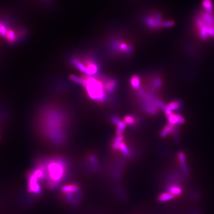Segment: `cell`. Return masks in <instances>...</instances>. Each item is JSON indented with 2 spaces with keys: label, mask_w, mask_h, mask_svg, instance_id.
Instances as JSON below:
<instances>
[{
  "label": "cell",
  "mask_w": 214,
  "mask_h": 214,
  "mask_svg": "<svg viewBox=\"0 0 214 214\" xmlns=\"http://www.w3.org/2000/svg\"><path fill=\"white\" fill-rule=\"evenodd\" d=\"M70 79H71V81L75 82L76 83L81 84V78H79L78 76H76L74 75H71L70 76Z\"/></svg>",
  "instance_id": "11"
},
{
  "label": "cell",
  "mask_w": 214,
  "mask_h": 214,
  "mask_svg": "<svg viewBox=\"0 0 214 214\" xmlns=\"http://www.w3.org/2000/svg\"><path fill=\"white\" fill-rule=\"evenodd\" d=\"M174 197L175 196L171 194V193H164L159 196L158 200L161 202H165L172 199L173 198H174Z\"/></svg>",
  "instance_id": "6"
},
{
  "label": "cell",
  "mask_w": 214,
  "mask_h": 214,
  "mask_svg": "<svg viewBox=\"0 0 214 214\" xmlns=\"http://www.w3.org/2000/svg\"><path fill=\"white\" fill-rule=\"evenodd\" d=\"M80 78L81 85L90 99L100 103L108 101V93L105 89L102 76L93 77L84 75Z\"/></svg>",
  "instance_id": "2"
},
{
  "label": "cell",
  "mask_w": 214,
  "mask_h": 214,
  "mask_svg": "<svg viewBox=\"0 0 214 214\" xmlns=\"http://www.w3.org/2000/svg\"><path fill=\"white\" fill-rule=\"evenodd\" d=\"M130 83L132 86L136 89H139L140 88V80L139 79V77L137 76H133L130 80Z\"/></svg>",
  "instance_id": "7"
},
{
  "label": "cell",
  "mask_w": 214,
  "mask_h": 214,
  "mask_svg": "<svg viewBox=\"0 0 214 214\" xmlns=\"http://www.w3.org/2000/svg\"><path fill=\"white\" fill-rule=\"evenodd\" d=\"M145 23L149 27L154 29H158L161 27H169L174 24V22L171 20L164 21L162 16L158 13L147 17Z\"/></svg>",
  "instance_id": "5"
},
{
  "label": "cell",
  "mask_w": 214,
  "mask_h": 214,
  "mask_svg": "<svg viewBox=\"0 0 214 214\" xmlns=\"http://www.w3.org/2000/svg\"><path fill=\"white\" fill-rule=\"evenodd\" d=\"M169 193L172 194L173 195H179L181 193V189L180 187H177V186H172L169 188Z\"/></svg>",
  "instance_id": "8"
},
{
  "label": "cell",
  "mask_w": 214,
  "mask_h": 214,
  "mask_svg": "<svg viewBox=\"0 0 214 214\" xmlns=\"http://www.w3.org/2000/svg\"><path fill=\"white\" fill-rule=\"evenodd\" d=\"M44 118V129L45 135L51 140L61 143L65 139L66 126L68 124L67 115L56 108H49Z\"/></svg>",
  "instance_id": "1"
},
{
  "label": "cell",
  "mask_w": 214,
  "mask_h": 214,
  "mask_svg": "<svg viewBox=\"0 0 214 214\" xmlns=\"http://www.w3.org/2000/svg\"><path fill=\"white\" fill-rule=\"evenodd\" d=\"M179 106H180V103L179 102H171L169 104L168 108L171 111V110H177L179 107Z\"/></svg>",
  "instance_id": "10"
},
{
  "label": "cell",
  "mask_w": 214,
  "mask_h": 214,
  "mask_svg": "<svg viewBox=\"0 0 214 214\" xmlns=\"http://www.w3.org/2000/svg\"><path fill=\"white\" fill-rule=\"evenodd\" d=\"M124 122L127 124H130V125H133L135 124L136 121L135 117L130 116V115H127L124 117Z\"/></svg>",
  "instance_id": "9"
},
{
  "label": "cell",
  "mask_w": 214,
  "mask_h": 214,
  "mask_svg": "<svg viewBox=\"0 0 214 214\" xmlns=\"http://www.w3.org/2000/svg\"><path fill=\"white\" fill-rule=\"evenodd\" d=\"M195 27L201 39L214 38V7H202L196 17Z\"/></svg>",
  "instance_id": "3"
},
{
  "label": "cell",
  "mask_w": 214,
  "mask_h": 214,
  "mask_svg": "<svg viewBox=\"0 0 214 214\" xmlns=\"http://www.w3.org/2000/svg\"><path fill=\"white\" fill-rule=\"evenodd\" d=\"M45 177L47 178L49 186L53 187L56 186L64 177L66 165L61 159H53L43 165Z\"/></svg>",
  "instance_id": "4"
}]
</instances>
